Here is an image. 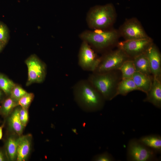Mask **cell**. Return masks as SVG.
I'll return each mask as SVG.
<instances>
[{
  "instance_id": "cell-1",
  "label": "cell",
  "mask_w": 161,
  "mask_h": 161,
  "mask_svg": "<svg viewBox=\"0 0 161 161\" xmlns=\"http://www.w3.org/2000/svg\"><path fill=\"white\" fill-rule=\"evenodd\" d=\"M72 91L75 102L85 112L98 111L104 106L106 100L87 79L78 81L73 86Z\"/></svg>"
},
{
  "instance_id": "cell-2",
  "label": "cell",
  "mask_w": 161,
  "mask_h": 161,
  "mask_svg": "<svg viewBox=\"0 0 161 161\" xmlns=\"http://www.w3.org/2000/svg\"><path fill=\"white\" fill-rule=\"evenodd\" d=\"M116 70L100 73L92 72L87 78L106 100H112L117 96V88L121 76Z\"/></svg>"
},
{
  "instance_id": "cell-3",
  "label": "cell",
  "mask_w": 161,
  "mask_h": 161,
  "mask_svg": "<svg viewBox=\"0 0 161 161\" xmlns=\"http://www.w3.org/2000/svg\"><path fill=\"white\" fill-rule=\"evenodd\" d=\"M115 14L114 7L111 4L95 6L91 9L88 14V24L93 28H105L114 22Z\"/></svg>"
},
{
  "instance_id": "cell-4",
  "label": "cell",
  "mask_w": 161,
  "mask_h": 161,
  "mask_svg": "<svg viewBox=\"0 0 161 161\" xmlns=\"http://www.w3.org/2000/svg\"><path fill=\"white\" fill-rule=\"evenodd\" d=\"M117 37V33L114 30L105 31H87L80 35V38L83 41L99 49H105L113 44Z\"/></svg>"
},
{
  "instance_id": "cell-5",
  "label": "cell",
  "mask_w": 161,
  "mask_h": 161,
  "mask_svg": "<svg viewBox=\"0 0 161 161\" xmlns=\"http://www.w3.org/2000/svg\"><path fill=\"white\" fill-rule=\"evenodd\" d=\"M157 154L136 139H131L127 149V160L129 161H157Z\"/></svg>"
},
{
  "instance_id": "cell-6",
  "label": "cell",
  "mask_w": 161,
  "mask_h": 161,
  "mask_svg": "<svg viewBox=\"0 0 161 161\" xmlns=\"http://www.w3.org/2000/svg\"><path fill=\"white\" fill-rule=\"evenodd\" d=\"M129 58L123 51L119 48L100 57V63L93 72L100 73L118 70L125 61L130 59Z\"/></svg>"
},
{
  "instance_id": "cell-7",
  "label": "cell",
  "mask_w": 161,
  "mask_h": 161,
  "mask_svg": "<svg viewBox=\"0 0 161 161\" xmlns=\"http://www.w3.org/2000/svg\"><path fill=\"white\" fill-rule=\"evenodd\" d=\"M28 69V78L26 85L40 83L44 80L47 74L45 64L35 55L32 54L25 61Z\"/></svg>"
},
{
  "instance_id": "cell-8",
  "label": "cell",
  "mask_w": 161,
  "mask_h": 161,
  "mask_svg": "<svg viewBox=\"0 0 161 161\" xmlns=\"http://www.w3.org/2000/svg\"><path fill=\"white\" fill-rule=\"evenodd\" d=\"M100 57H97L86 42L83 41L78 54V64L83 70L93 72L97 67Z\"/></svg>"
},
{
  "instance_id": "cell-9",
  "label": "cell",
  "mask_w": 161,
  "mask_h": 161,
  "mask_svg": "<svg viewBox=\"0 0 161 161\" xmlns=\"http://www.w3.org/2000/svg\"><path fill=\"white\" fill-rule=\"evenodd\" d=\"M150 38L125 40L118 44L119 48L123 51L129 57L133 58L145 52L153 44Z\"/></svg>"
},
{
  "instance_id": "cell-10",
  "label": "cell",
  "mask_w": 161,
  "mask_h": 161,
  "mask_svg": "<svg viewBox=\"0 0 161 161\" xmlns=\"http://www.w3.org/2000/svg\"><path fill=\"white\" fill-rule=\"evenodd\" d=\"M121 32L126 40L149 38L138 21L134 19L127 21L122 27Z\"/></svg>"
},
{
  "instance_id": "cell-11",
  "label": "cell",
  "mask_w": 161,
  "mask_h": 161,
  "mask_svg": "<svg viewBox=\"0 0 161 161\" xmlns=\"http://www.w3.org/2000/svg\"><path fill=\"white\" fill-rule=\"evenodd\" d=\"M150 72L153 77H161V56L156 47L153 44L147 50Z\"/></svg>"
},
{
  "instance_id": "cell-12",
  "label": "cell",
  "mask_w": 161,
  "mask_h": 161,
  "mask_svg": "<svg viewBox=\"0 0 161 161\" xmlns=\"http://www.w3.org/2000/svg\"><path fill=\"white\" fill-rule=\"evenodd\" d=\"M151 88L146 94V96L143 101L151 103L157 108H161V77H153Z\"/></svg>"
},
{
  "instance_id": "cell-13",
  "label": "cell",
  "mask_w": 161,
  "mask_h": 161,
  "mask_svg": "<svg viewBox=\"0 0 161 161\" xmlns=\"http://www.w3.org/2000/svg\"><path fill=\"white\" fill-rule=\"evenodd\" d=\"M31 136L28 134L19 137L16 158L17 161H25L28 156L31 148Z\"/></svg>"
},
{
  "instance_id": "cell-14",
  "label": "cell",
  "mask_w": 161,
  "mask_h": 161,
  "mask_svg": "<svg viewBox=\"0 0 161 161\" xmlns=\"http://www.w3.org/2000/svg\"><path fill=\"white\" fill-rule=\"evenodd\" d=\"M132 78L138 90L142 91L146 94L151 88L153 77L151 75L136 72Z\"/></svg>"
},
{
  "instance_id": "cell-15",
  "label": "cell",
  "mask_w": 161,
  "mask_h": 161,
  "mask_svg": "<svg viewBox=\"0 0 161 161\" xmlns=\"http://www.w3.org/2000/svg\"><path fill=\"white\" fill-rule=\"evenodd\" d=\"M139 140L157 154L161 152V137L158 134H152L141 137Z\"/></svg>"
},
{
  "instance_id": "cell-16",
  "label": "cell",
  "mask_w": 161,
  "mask_h": 161,
  "mask_svg": "<svg viewBox=\"0 0 161 161\" xmlns=\"http://www.w3.org/2000/svg\"><path fill=\"white\" fill-rule=\"evenodd\" d=\"M146 52L135 57L133 58V61L136 72L151 75L148 60Z\"/></svg>"
},
{
  "instance_id": "cell-17",
  "label": "cell",
  "mask_w": 161,
  "mask_h": 161,
  "mask_svg": "<svg viewBox=\"0 0 161 161\" xmlns=\"http://www.w3.org/2000/svg\"><path fill=\"white\" fill-rule=\"evenodd\" d=\"M138 90L132 78L121 79L117 88L116 95H127L132 91Z\"/></svg>"
},
{
  "instance_id": "cell-18",
  "label": "cell",
  "mask_w": 161,
  "mask_h": 161,
  "mask_svg": "<svg viewBox=\"0 0 161 161\" xmlns=\"http://www.w3.org/2000/svg\"><path fill=\"white\" fill-rule=\"evenodd\" d=\"M9 124L10 128L19 135L23 132L24 126L20 118L19 109H15L9 118Z\"/></svg>"
},
{
  "instance_id": "cell-19",
  "label": "cell",
  "mask_w": 161,
  "mask_h": 161,
  "mask_svg": "<svg viewBox=\"0 0 161 161\" xmlns=\"http://www.w3.org/2000/svg\"><path fill=\"white\" fill-rule=\"evenodd\" d=\"M118 70L121 73V79L132 78L136 72L133 59H129L125 61Z\"/></svg>"
},
{
  "instance_id": "cell-20",
  "label": "cell",
  "mask_w": 161,
  "mask_h": 161,
  "mask_svg": "<svg viewBox=\"0 0 161 161\" xmlns=\"http://www.w3.org/2000/svg\"><path fill=\"white\" fill-rule=\"evenodd\" d=\"M18 138L16 139L11 137L8 139L6 142L7 153L9 158L12 160L16 158Z\"/></svg>"
},
{
  "instance_id": "cell-21",
  "label": "cell",
  "mask_w": 161,
  "mask_h": 161,
  "mask_svg": "<svg viewBox=\"0 0 161 161\" xmlns=\"http://www.w3.org/2000/svg\"><path fill=\"white\" fill-rule=\"evenodd\" d=\"M16 84L11 80L0 74V89L7 95H10Z\"/></svg>"
},
{
  "instance_id": "cell-22",
  "label": "cell",
  "mask_w": 161,
  "mask_h": 161,
  "mask_svg": "<svg viewBox=\"0 0 161 161\" xmlns=\"http://www.w3.org/2000/svg\"><path fill=\"white\" fill-rule=\"evenodd\" d=\"M18 105L17 102L10 97L6 99L3 102L1 109V112L4 116L9 115L13 109Z\"/></svg>"
},
{
  "instance_id": "cell-23",
  "label": "cell",
  "mask_w": 161,
  "mask_h": 161,
  "mask_svg": "<svg viewBox=\"0 0 161 161\" xmlns=\"http://www.w3.org/2000/svg\"><path fill=\"white\" fill-rule=\"evenodd\" d=\"M34 97V95L33 93L27 92L18 101V105H20L22 108L27 109L32 101Z\"/></svg>"
},
{
  "instance_id": "cell-24",
  "label": "cell",
  "mask_w": 161,
  "mask_h": 161,
  "mask_svg": "<svg viewBox=\"0 0 161 161\" xmlns=\"http://www.w3.org/2000/svg\"><path fill=\"white\" fill-rule=\"evenodd\" d=\"M27 92L20 86L16 85L13 87L10 93V97L17 101L19 100Z\"/></svg>"
},
{
  "instance_id": "cell-25",
  "label": "cell",
  "mask_w": 161,
  "mask_h": 161,
  "mask_svg": "<svg viewBox=\"0 0 161 161\" xmlns=\"http://www.w3.org/2000/svg\"><path fill=\"white\" fill-rule=\"evenodd\" d=\"M9 38L8 29L7 26L0 21V41L6 44Z\"/></svg>"
},
{
  "instance_id": "cell-26",
  "label": "cell",
  "mask_w": 161,
  "mask_h": 161,
  "mask_svg": "<svg viewBox=\"0 0 161 161\" xmlns=\"http://www.w3.org/2000/svg\"><path fill=\"white\" fill-rule=\"evenodd\" d=\"M92 160L94 161H114L115 159L111 154L105 152L95 156Z\"/></svg>"
},
{
  "instance_id": "cell-27",
  "label": "cell",
  "mask_w": 161,
  "mask_h": 161,
  "mask_svg": "<svg viewBox=\"0 0 161 161\" xmlns=\"http://www.w3.org/2000/svg\"><path fill=\"white\" fill-rule=\"evenodd\" d=\"M19 117L21 122L25 127L27 125L28 120L27 109L21 108L19 109Z\"/></svg>"
},
{
  "instance_id": "cell-28",
  "label": "cell",
  "mask_w": 161,
  "mask_h": 161,
  "mask_svg": "<svg viewBox=\"0 0 161 161\" xmlns=\"http://www.w3.org/2000/svg\"><path fill=\"white\" fill-rule=\"evenodd\" d=\"M5 160V157L3 152L0 150V161H3Z\"/></svg>"
},
{
  "instance_id": "cell-29",
  "label": "cell",
  "mask_w": 161,
  "mask_h": 161,
  "mask_svg": "<svg viewBox=\"0 0 161 161\" xmlns=\"http://www.w3.org/2000/svg\"><path fill=\"white\" fill-rule=\"evenodd\" d=\"M4 126V124H3L0 126V140L1 139L2 137V129Z\"/></svg>"
},
{
  "instance_id": "cell-30",
  "label": "cell",
  "mask_w": 161,
  "mask_h": 161,
  "mask_svg": "<svg viewBox=\"0 0 161 161\" xmlns=\"http://www.w3.org/2000/svg\"><path fill=\"white\" fill-rule=\"evenodd\" d=\"M6 44L5 43L0 41V52Z\"/></svg>"
},
{
  "instance_id": "cell-31",
  "label": "cell",
  "mask_w": 161,
  "mask_h": 161,
  "mask_svg": "<svg viewBox=\"0 0 161 161\" xmlns=\"http://www.w3.org/2000/svg\"><path fill=\"white\" fill-rule=\"evenodd\" d=\"M2 92L1 90H0V100L2 97Z\"/></svg>"
}]
</instances>
